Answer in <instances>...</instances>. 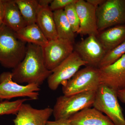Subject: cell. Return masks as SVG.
Masks as SVG:
<instances>
[{"label": "cell", "mask_w": 125, "mask_h": 125, "mask_svg": "<svg viewBox=\"0 0 125 125\" xmlns=\"http://www.w3.org/2000/svg\"><path fill=\"white\" fill-rule=\"evenodd\" d=\"M52 113L51 108L36 109L30 104L24 103L13 120V125H46Z\"/></svg>", "instance_id": "8fae6325"}, {"label": "cell", "mask_w": 125, "mask_h": 125, "mask_svg": "<svg viewBox=\"0 0 125 125\" xmlns=\"http://www.w3.org/2000/svg\"><path fill=\"white\" fill-rule=\"evenodd\" d=\"M78 0H52L49 7L52 11L64 10L65 7L70 4L75 3Z\"/></svg>", "instance_id": "cb8c5ba5"}, {"label": "cell", "mask_w": 125, "mask_h": 125, "mask_svg": "<svg viewBox=\"0 0 125 125\" xmlns=\"http://www.w3.org/2000/svg\"><path fill=\"white\" fill-rule=\"evenodd\" d=\"M53 14L58 38L69 40L74 43L75 33L72 29L64 10L53 11Z\"/></svg>", "instance_id": "d6986e66"}, {"label": "cell", "mask_w": 125, "mask_h": 125, "mask_svg": "<svg viewBox=\"0 0 125 125\" xmlns=\"http://www.w3.org/2000/svg\"><path fill=\"white\" fill-rule=\"evenodd\" d=\"M101 84L99 69L86 66L62 84V92L64 95L69 96L90 91L96 92Z\"/></svg>", "instance_id": "5b68a950"}, {"label": "cell", "mask_w": 125, "mask_h": 125, "mask_svg": "<svg viewBox=\"0 0 125 125\" xmlns=\"http://www.w3.org/2000/svg\"><path fill=\"white\" fill-rule=\"evenodd\" d=\"M99 69L101 84L116 91L125 89V54L112 64Z\"/></svg>", "instance_id": "4fadbf2b"}, {"label": "cell", "mask_w": 125, "mask_h": 125, "mask_svg": "<svg viewBox=\"0 0 125 125\" xmlns=\"http://www.w3.org/2000/svg\"><path fill=\"white\" fill-rule=\"evenodd\" d=\"M68 120L72 125H115L107 116L94 108L83 109Z\"/></svg>", "instance_id": "5bb4252c"}, {"label": "cell", "mask_w": 125, "mask_h": 125, "mask_svg": "<svg viewBox=\"0 0 125 125\" xmlns=\"http://www.w3.org/2000/svg\"><path fill=\"white\" fill-rule=\"evenodd\" d=\"M4 0H0V26L3 24L4 18Z\"/></svg>", "instance_id": "484cf974"}, {"label": "cell", "mask_w": 125, "mask_h": 125, "mask_svg": "<svg viewBox=\"0 0 125 125\" xmlns=\"http://www.w3.org/2000/svg\"><path fill=\"white\" fill-rule=\"evenodd\" d=\"M36 24L49 41L58 38L53 12L49 7L46 8L40 7L37 16Z\"/></svg>", "instance_id": "e0dca14e"}, {"label": "cell", "mask_w": 125, "mask_h": 125, "mask_svg": "<svg viewBox=\"0 0 125 125\" xmlns=\"http://www.w3.org/2000/svg\"><path fill=\"white\" fill-rule=\"evenodd\" d=\"M73 44L69 40L59 38L49 41L43 48L47 69L52 71L66 59L74 52Z\"/></svg>", "instance_id": "9c48e42d"}, {"label": "cell", "mask_w": 125, "mask_h": 125, "mask_svg": "<svg viewBox=\"0 0 125 125\" xmlns=\"http://www.w3.org/2000/svg\"><path fill=\"white\" fill-rule=\"evenodd\" d=\"M117 94V91L101 84L96 92L93 106L103 113L115 125H125V118Z\"/></svg>", "instance_id": "277c9868"}, {"label": "cell", "mask_w": 125, "mask_h": 125, "mask_svg": "<svg viewBox=\"0 0 125 125\" xmlns=\"http://www.w3.org/2000/svg\"><path fill=\"white\" fill-rule=\"evenodd\" d=\"M75 4L68 5L65 7L64 10L73 32L77 33L79 29L80 22Z\"/></svg>", "instance_id": "603a6c76"}, {"label": "cell", "mask_w": 125, "mask_h": 125, "mask_svg": "<svg viewBox=\"0 0 125 125\" xmlns=\"http://www.w3.org/2000/svg\"><path fill=\"white\" fill-rule=\"evenodd\" d=\"M106 52L125 40V24L111 27L99 32L96 36Z\"/></svg>", "instance_id": "9a60e30c"}, {"label": "cell", "mask_w": 125, "mask_h": 125, "mask_svg": "<svg viewBox=\"0 0 125 125\" xmlns=\"http://www.w3.org/2000/svg\"><path fill=\"white\" fill-rule=\"evenodd\" d=\"M46 125H72L68 120L48 121Z\"/></svg>", "instance_id": "d4e9b609"}, {"label": "cell", "mask_w": 125, "mask_h": 125, "mask_svg": "<svg viewBox=\"0 0 125 125\" xmlns=\"http://www.w3.org/2000/svg\"><path fill=\"white\" fill-rule=\"evenodd\" d=\"M95 91H90L57 98L52 114L55 120H68L81 110L93 106L96 95Z\"/></svg>", "instance_id": "3957f363"}, {"label": "cell", "mask_w": 125, "mask_h": 125, "mask_svg": "<svg viewBox=\"0 0 125 125\" xmlns=\"http://www.w3.org/2000/svg\"><path fill=\"white\" fill-rule=\"evenodd\" d=\"M99 32L125 24V0H105L96 10Z\"/></svg>", "instance_id": "8992f818"}, {"label": "cell", "mask_w": 125, "mask_h": 125, "mask_svg": "<svg viewBox=\"0 0 125 125\" xmlns=\"http://www.w3.org/2000/svg\"><path fill=\"white\" fill-rule=\"evenodd\" d=\"M13 80L19 84H35L40 86L52 73L46 67L43 47L27 43L23 60L12 70Z\"/></svg>", "instance_id": "6da1fadb"}, {"label": "cell", "mask_w": 125, "mask_h": 125, "mask_svg": "<svg viewBox=\"0 0 125 125\" xmlns=\"http://www.w3.org/2000/svg\"><path fill=\"white\" fill-rule=\"evenodd\" d=\"M125 54V40L114 48L107 52L98 67L102 69L110 65Z\"/></svg>", "instance_id": "44dd1931"}, {"label": "cell", "mask_w": 125, "mask_h": 125, "mask_svg": "<svg viewBox=\"0 0 125 125\" xmlns=\"http://www.w3.org/2000/svg\"><path fill=\"white\" fill-rule=\"evenodd\" d=\"M52 0H38L39 5L40 7L46 8L49 7Z\"/></svg>", "instance_id": "83f0119b"}, {"label": "cell", "mask_w": 125, "mask_h": 125, "mask_svg": "<svg viewBox=\"0 0 125 125\" xmlns=\"http://www.w3.org/2000/svg\"><path fill=\"white\" fill-rule=\"evenodd\" d=\"M117 94L118 99L125 104V89L117 91Z\"/></svg>", "instance_id": "4316f807"}, {"label": "cell", "mask_w": 125, "mask_h": 125, "mask_svg": "<svg viewBox=\"0 0 125 125\" xmlns=\"http://www.w3.org/2000/svg\"><path fill=\"white\" fill-rule=\"evenodd\" d=\"M26 25L36 23L39 6L37 0H15Z\"/></svg>", "instance_id": "ffe728a7"}, {"label": "cell", "mask_w": 125, "mask_h": 125, "mask_svg": "<svg viewBox=\"0 0 125 125\" xmlns=\"http://www.w3.org/2000/svg\"><path fill=\"white\" fill-rule=\"evenodd\" d=\"M75 5L80 22L79 29L77 33L81 36H97L99 32L96 18L97 7L84 0H78Z\"/></svg>", "instance_id": "7c38bea8"}, {"label": "cell", "mask_w": 125, "mask_h": 125, "mask_svg": "<svg viewBox=\"0 0 125 125\" xmlns=\"http://www.w3.org/2000/svg\"><path fill=\"white\" fill-rule=\"evenodd\" d=\"M87 65L76 52L74 51L52 71L47 79L49 88L56 90L61 84L69 80L83 66Z\"/></svg>", "instance_id": "ba28073f"}, {"label": "cell", "mask_w": 125, "mask_h": 125, "mask_svg": "<svg viewBox=\"0 0 125 125\" xmlns=\"http://www.w3.org/2000/svg\"><path fill=\"white\" fill-rule=\"evenodd\" d=\"M81 58L87 65L98 68L107 52L96 36L91 35L77 43L74 47Z\"/></svg>", "instance_id": "30bf717a"}, {"label": "cell", "mask_w": 125, "mask_h": 125, "mask_svg": "<svg viewBox=\"0 0 125 125\" xmlns=\"http://www.w3.org/2000/svg\"><path fill=\"white\" fill-rule=\"evenodd\" d=\"M3 24L17 32L26 26V23L15 0H4Z\"/></svg>", "instance_id": "2e32d148"}, {"label": "cell", "mask_w": 125, "mask_h": 125, "mask_svg": "<svg viewBox=\"0 0 125 125\" xmlns=\"http://www.w3.org/2000/svg\"><path fill=\"white\" fill-rule=\"evenodd\" d=\"M105 0H87L86 1L96 7H98L105 2Z\"/></svg>", "instance_id": "f1b7e54d"}, {"label": "cell", "mask_w": 125, "mask_h": 125, "mask_svg": "<svg viewBox=\"0 0 125 125\" xmlns=\"http://www.w3.org/2000/svg\"><path fill=\"white\" fill-rule=\"evenodd\" d=\"M27 43L18 38L16 32L2 24L0 26V64L14 69L23 60Z\"/></svg>", "instance_id": "7a4b0ae2"}, {"label": "cell", "mask_w": 125, "mask_h": 125, "mask_svg": "<svg viewBox=\"0 0 125 125\" xmlns=\"http://www.w3.org/2000/svg\"><path fill=\"white\" fill-rule=\"evenodd\" d=\"M24 98L16 101H5L0 102V115L17 114L21 105L29 100Z\"/></svg>", "instance_id": "7402d4cb"}, {"label": "cell", "mask_w": 125, "mask_h": 125, "mask_svg": "<svg viewBox=\"0 0 125 125\" xmlns=\"http://www.w3.org/2000/svg\"><path fill=\"white\" fill-rule=\"evenodd\" d=\"M40 90V86L35 84L22 85L14 82L11 72H4L0 74V99L27 97L36 100L39 98Z\"/></svg>", "instance_id": "52a82bcc"}, {"label": "cell", "mask_w": 125, "mask_h": 125, "mask_svg": "<svg viewBox=\"0 0 125 125\" xmlns=\"http://www.w3.org/2000/svg\"><path fill=\"white\" fill-rule=\"evenodd\" d=\"M16 33L18 38L27 43H32L43 48L49 42L36 23L26 25Z\"/></svg>", "instance_id": "ac0fdd59"}]
</instances>
